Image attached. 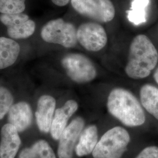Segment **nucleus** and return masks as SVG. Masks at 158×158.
<instances>
[{
  "label": "nucleus",
  "mask_w": 158,
  "mask_h": 158,
  "mask_svg": "<svg viewBox=\"0 0 158 158\" xmlns=\"http://www.w3.org/2000/svg\"><path fill=\"white\" fill-rule=\"evenodd\" d=\"M158 62L155 46L147 36L140 34L131 42L125 72L131 79H145L150 75Z\"/></svg>",
  "instance_id": "obj_1"
},
{
  "label": "nucleus",
  "mask_w": 158,
  "mask_h": 158,
  "mask_svg": "<svg viewBox=\"0 0 158 158\" xmlns=\"http://www.w3.org/2000/svg\"><path fill=\"white\" fill-rule=\"evenodd\" d=\"M108 111L123 124L128 127L141 126L146 117L140 102L131 91L117 87L107 97Z\"/></svg>",
  "instance_id": "obj_2"
},
{
  "label": "nucleus",
  "mask_w": 158,
  "mask_h": 158,
  "mask_svg": "<svg viewBox=\"0 0 158 158\" xmlns=\"http://www.w3.org/2000/svg\"><path fill=\"white\" fill-rule=\"evenodd\" d=\"M131 141L129 132L124 128L114 127L100 138L92 152L93 158H121Z\"/></svg>",
  "instance_id": "obj_3"
},
{
  "label": "nucleus",
  "mask_w": 158,
  "mask_h": 158,
  "mask_svg": "<svg viewBox=\"0 0 158 158\" xmlns=\"http://www.w3.org/2000/svg\"><path fill=\"white\" fill-rule=\"evenodd\" d=\"M41 37L48 43L58 44L72 48L77 44V29L72 23L62 18L53 19L46 23L41 30Z\"/></svg>",
  "instance_id": "obj_4"
},
{
  "label": "nucleus",
  "mask_w": 158,
  "mask_h": 158,
  "mask_svg": "<svg viewBox=\"0 0 158 158\" xmlns=\"http://www.w3.org/2000/svg\"><path fill=\"white\" fill-rule=\"evenodd\" d=\"M61 64L68 77L78 84L89 83L97 74L94 63L81 53H69L63 57Z\"/></svg>",
  "instance_id": "obj_5"
},
{
  "label": "nucleus",
  "mask_w": 158,
  "mask_h": 158,
  "mask_svg": "<svg viewBox=\"0 0 158 158\" xmlns=\"http://www.w3.org/2000/svg\"><path fill=\"white\" fill-rule=\"evenodd\" d=\"M71 4L79 14L98 23H109L115 15L111 0H71Z\"/></svg>",
  "instance_id": "obj_6"
},
{
  "label": "nucleus",
  "mask_w": 158,
  "mask_h": 158,
  "mask_svg": "<svg viewBox=\"0 0 158 158\" xmlns=\"http://www.w3.org/2000/svg\"><path fill=\"white\" fill-rule=\"evenodd\" d=\"M77 39L85 50L98 52L107 45L108 36L104 27L98 23H82L77 29Z\"/></svg>",
  "instance_id": "obj_7"
},
{
  "label": "nucleus",
  "mask_w": 158,
  "mask_h": 158,
  "mask_svg": "<svg viewBox=\"0 0 158 158\" xmlns=\"http://www.w3.org/2000/svg\"><path fill=\"white\" fill-rule=\"evenodd\" d=\"M0 21L6 27L7 34L13 39L27 38L35 30V23L23 12L1 14Z\"/></svg>",
  "instance_id": "obj_8"
},
{
  "label": "nucleus",
  "mask_w": 158,
  "mask_h": 158,
  "mask_svg": "<svg viewBox=\"0 0 158 158\" xmlns=\"http://www.w3.org/2000/svg\"><path fill=\"white\" fill-rule=\"evenodd\" d=\"M84 119L77 117L63 131L59 139L57 155L59 158H72L80 135L85 128Z\"/></svg>",
  "instance_id": "obj_9"
},
{
  "label": "nucleus",
  "mask_w": 158,
  "mask_h": 158,
  "mask_svg": "<svg viewBox=\"0 0 158 158\" xmlns=\"http://www.w3.org/2000/svg\"><path fill=\"white\" fill-rule=\"evenodd\" d=\"M56 105L55 98L50 95H43L39 98L35 118L40 132L44 133L50 132L52 122L56 111Z\"/></svg>",
  "instance_id": "obj_10"
},
{
  "label": "nucleus",
  "mask_w": 158,
  "mask_h": 158,
  "mask_svg": "<svg viewBox=\"0 0 158 158\" xmlns=\"http://www.w3.org/2000/svg\"><path fill=\"white\" fill-rule=\"evenodd\" d=\"M18 130L8 123L1 130L0 158H15L21 144Z\"/></svg>",
  "instance_id": "obj_11"
},
{
  "label": "nucleus",
  "mask_w": 158,
  "mask_h": 158,
  "mask_svg": "<svg viewBox=\"0 0 158 158\" xmlns=\"http://www.w3.org/2000/svg\"><path fill=\"white\" fill-rule=\"evenodd\" d=\"M79 104L74 100H69L62 107L56 110L51 124V135L55 140H59L63 131L68 126L69 119L77 111Z\"/></svg>",
  "instance_id": "obj_12"
},
{
  "label": "nucleus",
  "mask_w": 158,
  "mask_h": 158,
  "mask_svg": "<svg viewBox=\"0 0 158 158\" xmlns=\"http://www.w3.org/2000/svg\"><path fill=\"white\" fill-rule=\"evenodd\" d=\"M8 121L19 132L27 130L32 121V112L30 105L25 102L12 105L8 113Z\"/></svg>",
  "instance_id": "obj_13"
},
{
  "label": "nucleus",
  "mask_w": 158,
  "mask_h": 158,
  "mask_svg": "<svg viewBox=\"0 0 158 158\" xmlns=\"http://www.w3.org/2000/svg\"><path fill=\"white\" fill-rule=\"evenodd\" d=\"M98 141V128L95 125H89L82 131L75 148V152L79 157L91 154Z\"/></svg>",
  "instance_id": "obj_14"
},
{
  "label": "nucleus",
  "mask_w": 158,
  "mask_h": 158,
  "mask_svg": "<svg viewBox=\"0 0 158 158\" xmlns=\"http://www.w3.org/2000/svg\"><path fill=\"white\" fill-rule=\"evenodd\" d=\"M20 46L15 40L0 37V69L11 66L19 55Z\"/></svg>",
  "instance_id": "obj_15"
},
{
  "label": "nucleus",
  "mask_w": 158,
  "mask_h": 158,
  "mask_svg": "<svg viewBox=\"0 0 158 158\" xmlns=\"http://www.w3.org/2000/svg\"><path fill=\"white\" fill-rule=\"evenodd\" d=\"M142 106L158 120V88L150 84L142 85L139 91Z\"/></svg>",
  "instance_id": "obj_16"
},
{
  "label": "nucleus",
  "mask_w": 158,
  "mask_h": 158,
  "mask_svg": "<svg viewBox=\"0 0 158 158\" xmlns=\"http://www.w3.org/2000/svg\"><path fill=\"white\" fill-rule=\"evenodd\" d=\"M18 158H56L53 149L48 142L40 139L31 147L21 151Z\"/></svg>",
  "instance_id": "obj_17"
},
{
  "label": "nucleus",
  "mask_w": 158,
  "mask_h": 158,
  "mask_svg": "<svg viewBox=\"0 0 158 158\" xmlns=\"http://www.w3.org/2000/svg\"><path fill=\"white\" fill-rule=\"evenodd\" d=\"M149 0H133L130 10L127 11L129 21L135 25H139L147 21V10Z\"/></svg>",
  "instance_id": "obj_18"
},
{
  "label": "nucleus",
  "mask_w": 158,
  "mask_h": 158,
  "mask_svg": "<svg viewBox=\"0 0 158 158\" xmlns=\"http://www.w3.org/2000/svg\"><path fill=\"white\" fill-rule=\"evenodd\" d=\"M25 9V0H0L1 14L23 12Z\"/></svg>",
  "instance_id": "obj_19"
},
{
  "label": "nucleus",
  "mask_w": 158,
  "mask_h": 158,
  "mask_svg": "<svg viewBox=\"0 0 158 158\" xmlns=\"http://www.w3.org/2000/svg\"><path fill=\"white\" fill-rule=\"evenodd\" d=\"M14 102L10 91L5 87H0V120L9 112Z\"/></svg>",
  "instance_id": "obj_20"
},
{
  "label": "nucleus",
  "mask_w": 158,
  "mask_h": 158,
  "mask_svg": "<svg viewBox=\"0 0 158 158\" xmlns=\"http://www.w3.org/2000/svg\"><path fill=\"white\" fill-rule=\"evenodd\" d=\"M135 158H158V147L149 146L145 148Z\"/></svg>",
  "instance_id": "obj_21"
},
{
  "label": "nucleus",
  "mask_w": 158,
  "mask_h": 158,
  "mask_svg": "<svg viewBox=\"0 0 158 158\" xmlns=\"http://www.w3.org/2000/svg\"><path fill=\"white\" fill-rule=\"evenodd\" d=\"M70 0H52V2L56 6H66Z\"/></svg>",
  "instance_id": "obj_22"
},
{
  "label": "nucleus",
  "mask_w": 158,
  "mask_h": 158,
  "mask_svg": "<svg viewBox=\"0 0 158 158\" xmlns=\"http://www.w3.org/2000/svg\"><path fill=\"white\" fill-rule=\"evenodd\" d=\"M153 79L156 82V83L158 84V68L156 69L153 73Z\"/></svg>",
  "instance_id": "obj_23"
},
{
  "label": "nucleus",
  "mask_w": 158,
  "mask_h": 158,
  "mask_svg": "<svg viewBox=\"0 0 158 158\" xmlns=\"http://www.w3.org/2000/svg\"></svg>",
  "instance_id": "obj_24"
}]
</instances>
